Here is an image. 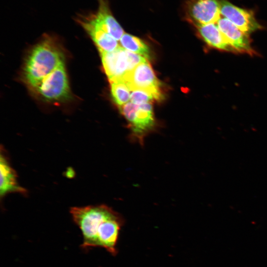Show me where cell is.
Returning a JSON list of instances; mask_svg holds the SVG:
<instances>
[{
	"label": "cell",
	"mask_w": 267,
	"mask_h": 267,
	"mask_svg": "<svg viewBox=\"0 0 267 267\" xmlns=\"http://www.w3.org/2000/svg\"><path fill=\"white\" fill-rule=\"evenodd\" d=\"M0 171L1 198L10 193L18 192L24 194L27 192L23 187L19 185L16 173L11 166L5 150L2 148V146L0 148Z\"/></svg>",
	"instance_id": "12"
},
{
	"label": "cell",
	"mask_w": 267,
	"mask_h": 267,
	"mask_svg": "<svg viewBox=\"0 0 267 267\" xmlns=\"http://www.w3.org/2000/svg\"><path fill=\"white\" fill-rule=\"evenodd\" d=\"M111 93L113 101L119 107L125 104L130 99V89L123 81L110 83Z\"/></svg>",
	"instance_id": "15"
},
{
	"label": "cell",
	"mask_w": 267,
	"mask_h": 267,
	"mask_svg": "<svg viewBox=\"0 0 267 267\" xmlns=\"http://www.w3.org/2000/svg\"><path fill=\"white\" fill-rule=\"evenodd\" d=\"M70 213L80 229L84 249L100 247L112 255L117 252L116 246L123 225L122 217L105 205L74 207Z\"/></svg>",
	"instance_id": "1"
},
{
	"label": "cell",
	"mask_w": 267,
	"mask_h": 267,
	"mask_svg": "<svg viewBox=\"0 0 267 267\" xmlns=\"http://www.w3.org/2000/svg\"><path fill=\"white\" fill-rule=\"evenodd\" d=\"M76 20L89 35L99 52H110L120 46L118 41L97 26L86 14H78Z\"/></svg>",
	"instance_id": "11"
},
{
	"label": "cell",
	"mask_w": 267,
	"mask_h": 267,
	"mask_svg": "<svg viewBox=\"0 0 267 267\" xmlns=\"http://www.w3.org/2000/svg\"><path fill=\"white\" fill-rule=\"evenodd\" d=\"M195 27L199 36L210 47L222 51L234 53L216 23L200 25Z\"/></svg>",
	"instance_id": "13"
},
{
	"label": "cell",
	"mask_w": 267,
	"mask_h": 267,
	"mask_svg": "<svg viewBox=\"0 0 267 267\" xmlns=\"http://www.w3.org/2000/svg\"><path fill=\"white\" fill-rule=\"evenodd\" d=\"M120 44L124 48L139 54L147 59L150 58L149 46L140 39L125 33L120 40Z\"/></svg>",
	"instance_id": "14"
},
{
	"label": "cell",
	"mask_w": 267,
	"mask_h": 267,
	"mask_svg": "<svg viewBox=\"0 0 267 267\" xmlns=\"http://www.w3.org/2000/svg\"><path fill=\"white\" fill-rule=\"evenodd\" d=\"M216 23L234 53H245L252 56L258 55L251 45L249 34L242 31L223 17H220Z\"/></svg>",
	"instance_id": "8"
},
{
	"label": "cell",
	"mask_w": 267,
	"mask_h": 267,
	"mask_svg": "<svg viewBox=\"0 0 267 267\" xmlns=\"http://www.w3.org/2000/svg\"><path fill=\"white\" fill-rule=\"evenodd\" d=\"M221 15L242 31L250 34L262 29L253 12L239 7L227 0H220Z\"/></svg>",
	"instance_id": "9"
},
{
	"label": "cell",
	"mask_w": 267,
	"mask_h": 267,
	"mask_svg": "<svg viewBox=\"0 0 267 267\" xmlns=\"http://www.w3.org/2000/svg\"><path fill=\"white\" fill-rule=\"evenodd\" d=\"M130 100L132 103L139 105L150 103L154 100H156V99L153 94L149 92L142 90H134L131 93Z\"/></svg>",
	"instance_id": "16"
},
{
	"label": "cell",
	"mask_w": 267,
	"mask_h": 267,
	"mask_svg": "<svg viewBox=\"0 0 267 267\" xmlns=\"http://www.w3.org/2000/svg\"><path fill=\"white\" fill-rule=\"evenodd\" d=\"M32 88L46 101L59 102L67 100L71 97V92L64 64Z\"/></svg>",
	"instance_id": "5"
},
{
	"label": "cell",
	"mask_w": 267,
	"mask_h": 267,
	"mask_svg": "<svg viewBox=\"0 0 267 267\" xmlns=\"http://www.w3.org/2000/svg\"><path fill=\"white\" fill-rule=\"evenodd\" d=\"M104 70L110 83L122 81L124 76L147 59L121 46L110 52H99Z\"/></svg>",
	"instance_id": "4"
},
{
	"label": "cell",
	"mask_w": 267,
	"mask_h": 267,
	"mask_svg": "<svg viewBox=\"0 0 267 267\" xmlns=\"http://www.w3.org/2000/svg\"><path fill=\"white\" fill-rule=\"evenodd\" d=\"M183 14L194 27L216 23L221 17L220 0H187L183 6Z\"/></svg>",
	"instance_id": "7"
},
{
	"label": "cell",
	"mask_w": 267,
	"mask_h": 267,
	"mask_svg": "<svg viewBox=\"0 0 267 267\" xmlns=\"http://www.w3.org/2000/svg\"><path fill=\"white\" fill-rule=\"evenodd\" d=\"M119 109L129 123L132 139L143 145L145 137L155 127L152 104L145 103L137 105L128 102L119 107Z\"/></svg>",
	"instance_id": "3"
},
{
	"label": "cell",
	"mask_w": 267,
	"mask_h": 267,
	"mask_svg": "<svg viewBox=\"0 0 267 267\" xmlns=\"http://www.w3.org/2000/svg\"><path fill=\"white\" fill-rule=\"evenodd\" d=\"M122 81L131 91L142 90L149 92L153 94L156 100H161L164 97L160 88L161 84L147 61L138 64L127 73Z\"/></svg>",
	"instance_id": "6"
},
{
	"label": "cell",
	"mask_w": 267,
	"mask_h": 267,
	"mask_svg": "<svg viewBox=\"0 0 267 267\" xmlns=\"http://www.w3.org/2000/svg\"><path fill=\"white\" fill-rule=\"evenodd\" d=\"M86 15L94 24L117 41H120L125 34L111 12L108 0H98L97 10Z\"/></svg>",
	"instance_id": "10"
},
{
	"label": "cell",
	"mask_w": 267,
	"mask_h": 267,
	"mask_svg": "<svg viewBox=\"0 0 267 267\" xmlns=\"http://www.w3.org/2000/svg\"><path fill=\"white\" fill-rule=\"evenodd\" d=\"M61 50L51 37L46 36L32 49L25 63L24 77L33 87L64 64Z\"/></svg>",
	"instance_id": "2"
}]
</instances>
